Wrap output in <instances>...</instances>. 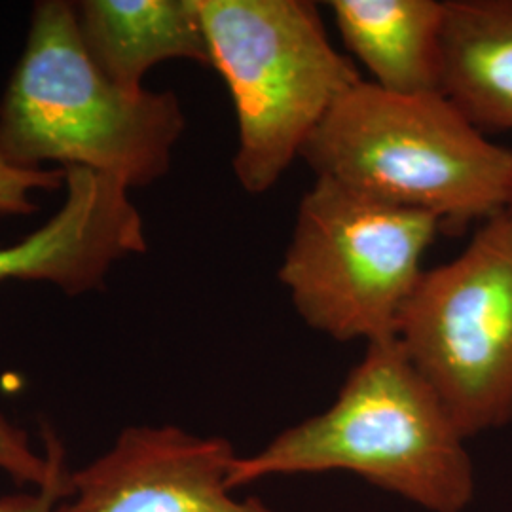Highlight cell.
<instances>
[{"mask_svg": "<svg viewBox=\"0 0 512 512\" xmlns=\"http://www.w3.org/2000/svg\"><path fill=\"white\" fill-rule=\"evenodd\" d=\"M465 437L397 338L366 346L336 401L234 461L230 488L270 476L346 471L429 512L475 497Z\"/></svg>", "mask_w": 512, "mask_h": 512, "instance_id": "obj_1", "label": "cell"}, {"mask_svg": "<svg viewBox=\"0 0 512 512\" xmlns=\"http://www.w3.org/2000/svg\"><path fill=\"white\" fill-rule=\"evenodd\" d=\"M442 84L480 131L512 133V0H444Z\"/></svg>", "mask_w": 512, "mask_h": 512, "instance_id": "obj_11", "label": "cell"}, {"mask_svg": "<svg viewBox=\"0 0 512 512\" xmlns=\"http://www.w3.org/2000/svg\"><path fill=\"white\" fill-rule=\"evenodd\" d=\"M397 340L465 439L512 423V215L425 270Z\"/></svg>", "mask_w": 512, "mask_h": 512, "instance_id": "obj_6", "label": "cell"}, {"mask_svg": "<svg viewBox=\"0 0 512 512\" xmlns=\"http://www.w3.org/2000/svg\"><path fill=\"white\" fill-rule=\"evenodd\" d=\"M65 188V169H25L0 156V215H31L37 211V192Z\"/></svg>", "mask_w": 512, "mask_h": 512, "instance_id": "obj_12", "label": "cell"}, {"mask_svg": "<svg viewBox=\"0 0 512 512\" xmlns=\"http://www.w3.org/2000/svg\"><path fill=\"white\" fill-rule=\"evenodd\" d=\"M236 459L222 437L177 425L128 427L103 456L71 473V497L52 512H275L234 497L228 482Z\"/></svg>", "mask_w": 512, "mask_h": 512, "instance_id": "obj_7", "label": "cell"}, {"mask_svg": "<svg viewBox=\"0 0 512 512\" xmlns=\"http://www.w3.org/2000/svg\"><path fill=\"white\" fill-rule=\"evenodd\" d=\"M184 128L175 93L126 92L97 69L74 4H35L25 50L0 101V156L8 164L86 167L129 190L143 188L167 175Z\"/></svg>", "mask_w": 512, "mask_h": 512, "instance_id": "obj_2", "label": "cell"}, {"mask_svg": "<svg viewBox=\"0 0 512 512\" xmlns=\"http://www.w3.org/2000/svg\"><path fill=\"white\" fill-rule=\"evenodd\" d=\"M327 6L372 84L399 95L442 93L444 0H330Z\"/></svg>", "mask_w": 512, "mask_h": 512, "instance_id": "obj_10", "label": "cell"}, {"mask_svg": "<svg viewBox=\"0 0 512 512\" xmlns=\"http://www.w3.org/2000/svg\"><path fill=\"white\" fill-rule=\"evenodd\" d=\"M440 230L427 213L315 177L277 277L310 329L336 342L391 340Z\"/></svg>", "mask_w": 512, "mask_h": 512, "instance_id": "obj_5", "label": "cell"}, {"mask_svg": "<svg viewBox=\"0 0 512 512\" xmlns=\"http://www.w3.org/2000/svg\"><path fill=\"white\" fill-rule=\"evenodd\" d=\"M302 158L315 177L427 213L442 230L492 219L512 200V150L495 145L442 93L353 86L315 129Z\"/></svg>", "mask_w": 512, "mask_h": 512, "instance_id": "obj_3", "label": "cell"}, {"mask_svg": "<svg viewBox=\"0 0 512 512\" xmlns=\"http://www.w3.org/2000/svg\"><path fill=\"white\" fill-rule=\"evenodd\" d=\"M211 67L224 78L238 118L234 173L264 194L293 165L315 129L363 82L338 54L310 0H198Z\"/></svg>", "mask_w": 512, "mask_h": 512, "instance_id": "obj_4", "label": "cell"}, {"mask_svg": "<svg viewBox=\"0 0 512 512\" xmlns=\"http://www.w3.org/2000/svg\"><path fill=\"white\" fill-rule=\"evenodd\" d=\"M507 211H509V213H511V215H512V200H511V205H509V209H507Z\"/></svg>", "mask_w": 512, "mask_h": 512, "instance_id": "obj_15", "label": "cell"}, {"mask_svg": "<svg viewBox=\"0 0 512 512\" xmlns=\"http://www.w3.org/2000/svg\"><path fill=\"white\" fill-rule=\"evenodd\" d=\"M65 190L59 213L29 238L0 249V283L40 281L80 296L103 289L116 262L147 251L143 217L126 184L67 167Z\"/></svg>", "mask_w": 512, "mask_h": 512, "instance_id": "obj_8", "label": "cell"}, {"mask_svg": "<svg viewBox=\"0 0 512 512\" xmlns=\"http://www.w3.org/2000/svg\"><path fill=\"white\" fill-rule=\"evenodd\" d=\"M44 450L52 456V475L44 488H38L35 494L4 495L0 497V512H52L55 505L71 497V471L67 469L65 448L54 429L42 427Z\"/></svg>", "mask_w": 512, "mask_h": 512, "instance_id": "obj_14", "label": "cell"}, {"mask_svg": "<svg viewBox=\"0 0 512 512\" xmlns=\"http://www.w3.org/2000/svg\"><path fill=\"white\" fill-rule=\"evenodd\" d=\"M76 18L86 52L120 90H145V74L171 59L211 67L198 0H84Z\"/></svg>", "mask_w": 512, "mask_h": 512, "instance_id": "obj_9", "label": "cell"}, {"mask_svg": "<svg viewBox=\"0 0 512 512\" xmlns=\"http://www.w3.org/2000/svg\"><path fill=\"white\" fill-rule=\"evenodd\" d=\"M0 471H4L18 486L31 484L44 488L52 475V456L44 450L38 454L29 435L16 427L0 412Z\"/></svg>", "mask_w": 512, "mask_h": 512, "instance_id": "obj_13", "label": "cell"}]
</instances>
